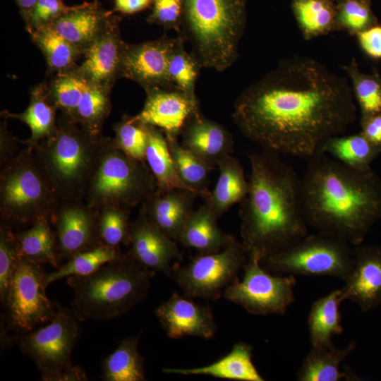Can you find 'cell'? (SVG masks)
<instances>
[{
    "label": "cell",
    "mask_w": 381,
    "mask_h": 381,
    "mask_svg": "<svg viewBox=\"0 0 381 381\" xmlns=\"http://www.w3.org/2000/svg\"><path fill=\"white\" fill-rule=\"evenodd\" d=\"M352 93L346 78L295 56L243 90L231 116L243 135L264 150L308 160L355 120Z\"/></svg>",
    "instance_id": "obj_1"
},
{
    "label": "cell",
    "mask_w": 381,
    "mask_h": 381,
    "mask_svg": "<svg viewBox=\"0 0 381 381\" xmlns=\"http://www.w3.org/2000/svg\"><path fill=\"white\" fill-rule=\"evenodd\" d=\"M279 155L264 150L249 155L248 191L240 202L241 244L260 261L308 234L300 178Z\"/></svg>",
    "instance_id": "obj_2"
},
{
    "label": "cell",
    "mask_w": 381,
    "mask_h": 381,
    "mask_svg": "<svg viewBox=\"0 0 381 381\" xmlns=\"http://www.w3.org/2000/svg\"><path fill=\"white\" fill-rule=\"evenodd\" d=\"M300 189L307 224L353 246L361 244L380 212L378 190L367 169L325 153L307 160Z\"/></svg>",
    "instance_id": "obj_3"
},
{
    "label": "cell",
    "mask_w": 381,
    "mask_h": 381,
    "mask_svg": "<svg viewBox=\"0 0 381 381\" xmlns=\"http://www.w3.org/2000/svg\"><path fill=\"white\" fill-rule=\"evenodd\" d=\"M155 274L125 253L89 275L66 278L73 293L70 310L80 322L122 316L146 298Z\"/></svg>",
    "instance_id": "obj_4"
},
{
    "label": "cell",
    "mask_w": 381,
    "mask_h": 381,
    "mask_svg": "<svg viewBox=\"0 0 381 381\" xmlns=\"http://www.w3.org/2000/svg\"><path fill=\"white\" fill-rule=\"evenodd\" d=\"M111 140L109 137L91 135L64 114L58 116L54 131L34 151L61 201H84Z\"/></svg>",
    "instance_id": "obj_5"
},
{
    "label": "cell",
    "mask_w": 381,
    "mask_h": 381,
    "mask_svg": "<svg viewBox=\"0 0 381 381\" xmlns=\"http://www.w3.org/2000/svg\"><path fill=\"white\" fill-rule=\"evenodd\" d=\"M247 0H184L180 35L202 68L224 71L236 61Z\"/></svg>",
    "instance_id": "obj_6"
},
{
    "label": "cell",
    "mask_w": 381,
    "mask_h": 381,
    "mask_svg": "<svg viewBox=\"0 0 381 381\" xmlns=\"http://www.w3.org/2000/svg\"><path fill=\"white\" fill-rule=\"evenodd\" d=\"M61 200L42 169L34 149L25 147L1 167V223L30 226L52 216Z\"/></svg>",
    "instance_id": "obj_7"
},
{
    "label": "cell",
    "mask_w": 381,
    "mask_h": 381,
    "mask_svg": "<svg viewBox=\"0 0 381 381\" xmlns=\"http://www.w3.org/2000/svg\"><path fill=\"white\" fill-rule=\"evenodd\" d=\"M157 189L155 179L146 162L126 155L111 138L90 181L84 201L95 209L108 205L131 209L142 204Z\"/></svg>",
    "instance_id": "obj_8"
},
{
    "label": "cell",
    "mask_w": 381,
    "mask_h": 381,
    "mask_svg": "<svg viewBox=\"0 0 381 381\" xmlns=\"http://www.w3.org/2000/svg\"><path fill=\"white\" fill-rule=\"evenodd\" d=\"M79 320L70 309L58 306L45 326L18 337L20 350L35 363L44 381H85L83 369L71 356L80 334Z\"/></svg>",
    "instance_id": "obj_9"
},
{
    "label": "cell",
    "mask_w": 381,
    "mask_h": 381,
    "mask_svg": "<svg viewBox=\"0 0 381 381\" xmlns=\"http://www.w3.org/2000/svg\"><path fill=\"white\" fill-rule=\"evenodd\" d=\"M260 264L274 274L327 276L344 282L353 267V246L317 231L267 256Z\"/></svg>",
    "instance_id": "obj_10"
},
{
    "label": "cell",
    "mask_w": 381,
    "mask_h": 381,
    "mask_svg": "<svg viewBox=\"0 0 381 381\" xmlns=\"http://www.w3.org/2000/svg\"><path fill=\"white\" fill-rule=\"evenodd\" d=\"M45 274L42 264L20 258L3 306L1 344L5 341L6 332L11 331L21 336L49 322L54 316L59 305L46 294Z\"/></svg>",
    "instance_id": "obj_11"
},
{
    "label": "cell",
    "mask_w": 381,
    "mask_h": 381,
    "mask_svg": "<svg viewBox=\"0 0 381 381\" xmlns=\"http://www.w3.org/2000/svg\"><path fill=\"white\" fill-rule=\"evenodd\" d=\"M247 259L243 245L236 239L219 252L198 253L186 265L172 268L171 277L187 296L217 300L238 280Z\"/></svg>",
    "instance_id": "obj_12"
},
{
    "label": "cell",
    "mask_w": 381,
    "mask_h": 381,
    "mask_svg": "<svg viewBox=\"0 0 381 381\" xmlns=\"http://www.w3.org/2000/svg\"><path fill=\"white\" fill-rule=\"evenodd\" d=\"M243 279L229 285L222 297L257 315H284L295 301L294 275H272L256 256H248Z\"/></svg>",
    "instance_id": "obj_13"
},
{
    "label": "cell",
    "mask_w": 381,
    "mask_h": 381,
    "mask_svg": "<svg viewBox=\"0 0 381 381\" xmlns=\"http://www.w3.org/2000/svg\"><path fill=\"white\" fill-rule=\"evenodd\" d=\"M121 17L113 13L109 22L85 52L83 60L73 71L88 83L111 91L121 78V66L126 44L120 23Z\"/></svg>",
    "instance_id": "obj_14"
},
{
    "label": "cell",
    "mask_w": 381,
    "mask_h": 381,
    "mask_svg": "<svg viewBox=\"0 0 381 381\" xmlns=\"http://www.w3.org/2000/svg\"><path fill=\"white\" fill-rule=\"evenodd\" d=\"M56 234L61 260L103 243L99 232V210L85 201H61L51 219Z\"/></svg>",
    "instance_id": "obj_15"
},
{
    "label": "cell",
    "mask_w": 381,
    "mask_h": 381,
    "mask_svg": "<svg viewBox=\"0 0 381 381\" xmlns=\"http://www.w3.org/2000/svg\"><path fill=\"white\" fill-rule=\"evenodd\" d=\"M175 38L167 34L140 43L126 42L121 78L131 80L145 91L155 87H174L168 77V63Z\"/></svg>",
    "instance_id": "obj_16"
},
{
    "label": "cell",
    "mask_w": 381,
    "mask_h": 381,
    "mask_svg": "<svg viewBox=\"0 0 381 381\" xmlns=\"http://www.w3.org/2000/svg\"><path fill=\"white\" fill-rule=\"evenodd\" d=\"M143 109L135 117L161 129L166 136L178 138L188 119L199 111L198 99L176 87H155L145 91Z\"/></svg>",
    "instance_id": "obj_17"
},
{
    "label": "cell",
    "mask_w": 381,
    "mask_h": 381,
    "mask_svg": "<svg viewBox=\"0 0 381 381\" xmlns=\"http://www.w3.org/2000/svg\"><path fill=\"white\" fill-rule=\"evenodd\" d=\"M155 315L171 339L193 336L210 339L217 331L210 307L198 304L176 292L160 304Z\"/></svg>",
    "instance_id": "obj_18"
},
{
    "label": "cell",
    "mask_w": 381,
    "mask_h": 381,
    "mask_svg": "<svg viewBox=\"0 0 381 381\" xmlns=\"http://www.w3.org/2000/svg\"><path fill=\"white\" fill-rule=\"evenodd\" d=\"M352 270L340 289L344 301L369 311L381 303V247L353 246Z\"/></svg>",
    "instance_id": "obj_19"
},
{
    "label": "cell",
    "mask_w": 381,
    "mask_h": 381,
    "mask_svg": "<svg viewBox=\"0 0 381 381\" xmlns=\"http://www.w3.org/2000/svg\"><path fill=\"white\" fill-rule=\"evenodd\" d=\"M131 249L127 253L132 258L155 271L171 277V264L181 262L183 257L174 240L153 226L140 210L138 218L131 222Z\"/></svg>",
    "instance_id": "obj_20"
},
{
    "label": "cell",
    "mask_w": 381,
    "mask_h": 381,
    "mask_svg": "<svg viewBox=\"0 0 381 381\" xmlns=\"http://www.w3.org/2000/svg\"><path fill=\"white\" fill-rule=\"evenodd\" d=\"M180 135L181 145L213 169L233 152L231 133L220 123L205 118L200 110L188 119Z\"/></svg>",
    "instance_id": "obj_21"
},
{
    "label": "cell",
    "mask_w": 381,
    "mask_h": 381,
    "mask_svg": "<svg viewBox=\"0 0 381 381\" xmlns=\"http://www.w3.org/2000/svg\"><path fill=\"white\" fill-rule=\"evenodd\" d=\"M198 196L181 188L157 189L142 203L140 211L147 220L164 235L175 241L194 211L193 202Z\"/></svg>",
    "instance_id": "obj_22"
},
{
    "label": "cell",
    "mask_w": 381,
    "mask_h": 381,
    "mask_svg": "<svg viewBox=\"0 0 381 381\" xmlns=\"http://www.w3.org/2000/svg\"><path fill=\"white\" fill-rule=\"evenodd\" d=\"M98 0L84 1L50 25L84 54L113 15Z\"/></svg>",
    "instance_id": "obj_23"
},
{
    "label": "cell",
    "mask_w": 381,
    "mask_h": 381,
    "mask_svg": "<svg viewBox=\"0 0 381 381\" xmlns=\"http://www.w3.org/2000/svg\"><path fill=\"white\" fill-rule=\"evenodd\" d=\"M58 110L49 96L44 80L31 87L30 102L23 112L13 114L4 110L1 114L5 119H17L28 126L31 135L29 139L20 141L25 146L34 149L54 131L57 122Z\"/></svg>",
    "instance_id": "obj_24"
},
{
    "label": "cell",
    "mask_w": 381,
    "mask_h": 381,
    "mask_svg": "<svg viewBox=\"0 0 381 381\" xmlns=\"http://www.w3.org/2000/svg\"><path fill=\"white\" fill-rule=\"evenodd\" d=\"M217 219L205 202L193 212L178 241L187 248L195 249L200 254L220 251L236 238L219 229Z\"/></svg>",
    "instance_id": "obj_25"
},
{
    "label": "cell",
    "mask_w": 381,
    "mask_h": 381,
    "mask_svg": "<svg viewBox=\"0 0 381 381\" xmlns=\"http://www.w3.org/2000/svg\"><path fill=\"white\" fill-rule=\"evenodd\" d=\"M253 346L247 343L235 344L231 351L214 363L194 368H167L164 373L185 375H204L238 381H264L253 363Z\"/></svg>",
    "instance_id": "obj_26"
},
{
    "label": "cell",
    "mask_w": 381,
    "mask_h": 381,
    "mask_svg": "<svg viewBox=\"0 0 381 381\" xmlns=\"http://www.w3.org/2000/svg\"><path fill=\"white\" fill-rule=\"evenodd\" d=\"M51 219H41L27 229L13 232L18 255L21 258L39 264L60 267L61 261L56 234Z\"/></svg>",
    "instance_id": "obj_27"
},
{
    "label": "cell",
    "mask_w": 381,
    "mask_h": 381,
    "mask_svg": "<svg viewBox=\"0 0 381 381\" xmlns=\"http://www.w3.org/2000/svg\"><path fill=\"white\" fill-rule=\"evenodd\" d=\"M356 344L351 341L344 348L334 345L327 347H311L298 371L299 381L354 380L353 372L341 371L340 364L355 350Z\"/></svg>",
    "instance_id": "obj_28"
},
{
    "label": "cell",
    "mask_w": 381,
    "mask_h": 381,
    "mask_svg": "<svg viewBox=\"0 0 381 381\" xmlns=\"http://www.w3.org/2000/svg\"><path fill=\"white\" fill-rule=\"evenodd\" d=\"M217 167L219 176L216 186L204 199L219 218L232 205L243 200L248 193L249 185L241 163L237 158L228 155L219 162Z\"/></svg>",
    "instance_id": "obj_29"
},
{
    "label": "cell",
    "mask_w": 381,
    "mask_h": 381,
    "mask_svg": "<svg viewBox=\"0 0 381 381\" xmlns=\"http://www.w3.org/2000/svg\"><path fill=\"white\" fill-rule=\"evenodd\" d=\"M342 301L339 289L313 302L308 319L311 347L330 346L333 336L342 333L339 310Z\"/></svg>",
    "instance_id": "obj_30"
},
{
    "label": "cell",
    "mask_w": 381,
    "mask_h": 381,
    "mask_svg": "<svg viewBox=\"0 0 381 381\" xmlns=\"http://www.w3.org/2000/svg\"><path fill=\"white\" fill-rule=\"evenodd\" d=\"M146 131L145 162L155 179L157 188H181L193 192L176 173L164 133L149 124H146Z\"/></svg>",
    "instance_id": "obj_31"
},
{
    "label": "cell",
    "mask_w": 381,
    "mask_h": 381,
    "mask_svg": "<svg viewBox=\"0 0 381 381\" xmlns=\"http://www.w3.org/2000/svg\"><path fill=\"white\" fill-rule=\"evenodd\" d=\"M32 42L42 53L49 76L74 70L83 53L50 25L28 32Z\"/></svg>",
    "instance_id": "obj_32"
},
{
    "label": "cell",
    "mask_w": 381,
    "mask_h": 381,
    "mask_svg": "<svg viewBox=\"0 0 381 381\" xmlns=\"http://www.w3.org/2000/svg\"><path fill=\"white\" fill-rule=\"evenodd\" d=\"M139 337L123 339L103 362L104 381H145V358L138 350Z\"/></svg>",
    "instance_id": "obj_33"
},
{
    "label": "cell",
    "mask_w": 381,
    "mask_h": 381,
    "mask_svg": "<svg viewBox=\"0 0 381 381\" xmlns=\"http://www.w3.org/2000/svg\"><path fill=\"white\" fill-rule=\"evenodd\" d=\"M292 9L306 40L337 30V7L331 0H293Z\"/></svg>",
    "instance_id": "obj_34"
},
{
    "label": "cell",
    "mask_w": 381,
    "mask_h": 381,
    "mask_svg": "<svg viewBox=\"0 0 381 381\" xmlns=\"http://www.w3.org/2000/svg\"><path fill=\"white\" fill-rule=\"evenodd\" d=\"M124 254L120 246H110L102 243L75 255L55 272L46 273L44 284L47 287L50 284L61 279L71 276L89 275L104 264L120 258Z\"/></svg>",
    "instance_id": "obj_35"
},
{
    "label": "cell",
    "mask_w": 381,
    "mask_h": 381,
    "mask_svg": "<svg viewBox=\"0 0 381 381\" xmlns=\"http://www.w3.org/2000/svg\"><path fill=\"white\" fill-rule=\"evenodd\" d=\"M176 173L193 193L204 198L210 194L208 176L214 169L192 152L184 148L178 138L166 136Z\"/></svg>",
    "instance_id": "obj_36"
},
{
    "label": "cell",
    "mask_w": 381,
    "mask_h": 381,
    "mask_svg": "<svg viewBox=\"0 0 381 381\" xmlns=\"http://www.w3.org/2000/svg\"><path fill=\"white\" fill-rule=\"evenodd\" d=\"M111 92L86 82L74 121L94 137L103 135V126L111 109Z\"/></svg>",
    "instance_id": "obj_37"
},
{
    "label": "cell",
    "mask_w": 381,
    "mask_h": 381,
    "mask_svg": "<svg viewBox=\"0 0 381 381\" xmlns=\"http://www.w3.org/2000/svg\"><path fill=\"white\" fill-rule=\"evenodd\" d=\"M185 42L180 35L175 37L169 59L168 77L174 87L196 99L195 85L202 67L195 56L186 51Z\"/></svg>",
    "instance_id": "obj_38"
},
{
    "label": "cell",
    "mask_w": 381,
    "mask_h": 381,
    "mask_svg": "<svg viewBox=\"0 0 381 381\" xmlns=\"http://www.w3.org/2000/svg\"><path fill=\"white\" fill-rule=\"evenodd\" d=\"M375 145L363 133L351 135H336L330 138L322 147V153L343 164L357 169H367Z\"/></svg>",
    "instance_id": "obj_39"
},
{
    "label": "cell",
    "mask_w": 381,
    "mask_h": 381,
    "mask_svg": "<svg viewBox=\"0 0 381 381\" xmlns=\"http://www.w3.org/2000/svg\"><path fill=\"white\" fill-rule=\"evenodd\" d=\"M49 78L45 81L52 100L61 114L74 121L86 81L73 70L56 73Z\"/></svg>",
    "instance_id": "obj_40"
},
{
    "label": "cell",
    "mask_w": 381,
    "mask_h": 381,
    "mask_svg": "<svg viewBox=\"0 0 381 381\" xmlns=\"http://www.w3.org/2000/svg\"><path fill=\"white\" fill-rule=\"evenodd\" d=\"M99 210V232L102 242L110 246L131 244V209L104 206Z\"/></svg>",
    "instance_id": "obj_41"
},
{
    "label": "cell",
    "mask_w": 381,
    "mask_h": 381,
    "mask_svg": "<svg viewBox=\"0 0 381 381\" xmlns=\"http://www.w3.org/2000/svg\"><path fill=\"white\" fill-rule=\"evenodd\" d=\"M351 79L354 95L365 116L381 112V82L359 71L355 59L344 66Z\"/></svg>",
    "instance_id": "obj_42"
},
{
    "label": "cell",
    "mask_w": 381,
    "mask_h": 381,
    "mask_svg": "<svg viewBox=\"0 0 381 381\" xmlns=\"http://www.w3.org/2000/svg\"><path fill=\"white\" fill-rule=\"evenodd\" d=\"M113 129L116 146L128 156L145 162L146 124L135 116L124 115L121 121L114 125Z\"/></svg>",
    "instance_id": "obj_43"
},
{
    "label": "cell",
    "mask_w": 381,
    "mask_h": 381,
    "mask_svg": "<svg viewBox=\"0 0 381 381\" xmlns=\"http://www.w3.org/2000/svg\"><path fill=\"white\" fill-rule=\"evenodd\" d=\"M13 229L0 224V301L6 303L20 257L13 238Z\"/></svg>",
    "instance_id": "obj_44"
},
{
    "label": "cell",
    "mask_w": 381,
    "mask_h": 381,
    "mask_svg": "<svg viewBox=\"0 0 381 381\" xmlns=\"http://www.w3.org/2000/svg\"><path fill=\"white\" fill-rule=\"evenodd\" d=\"M371 21L370 9L362 0H342L337 7V30L356 35L369 28Z\"/></svg>",
    "instance_id": "obj_45"
},
{
    "label": "cell",
    "mask_w": 381,
    "mask_h": 381,
    "mask_svg": "<svg viewBox=\"0 0 381 381\" xmlns=\"http://www.w3.org/2000/svg\"><path fill=\"white\" fill-rule=\"evenodd\" d=\"M184 0H153L151 13L146 21L161 26L164 30L181 31Z\"/></svg>",
    "instance_id": "obj_46"
},
{
    "label": "cell",
    "mask_w": 381,
    "mask_h": 381,
    "mask_svg": "<svg viewBox=\"0 0 381 381\" xmlns=\"http://www.w3.org/2000/svg\"><path fill=\"white\" fill-rule=\"evenodd\" d=\"M78 5L68 6L63 0H37L25 21V30L30 32L49 25L59 18L75 9Z\"/></svg>",
    "instance_id": "obj_47"
},
{
    "label": "cell",
    "mask_w": 381,
    "mask_h": 381,
    "mask_svg": "<svg viewBox=\"0 0 381 381\" xmlns=\"http://www.w3.org/2000/svg\"><path fill=\"white\" fill-rule=\"evenodd\" d=\"M361 49L370 56L381 58V26H373L356 34Z\"/></svg>",
    "instance_id": "obj_48"
},
{
    "label": "cell",
    "mask_w": 381,
    "mask_h": 381,
    "mask_svg": "<svg viewBox=\"0 0 381 381\" xmlns=\"http://www.w3.org/2000/svg\"><path fill=\"white\" fill-rule=\"evenodd\" d=\"M6 122L1 123L0 162L1 167L11 160L19 152L16 138L6 128Z\"/></svg>",
    "instance_id": "obj_49"
},
{
    "label": "cell",
    "mask_w": 381,
    "mask_h": 381,
    "mask_svg": "<svg viewBox=\"0 0 381 381\" xmlns=\"http://www.w3.org/2000/svg\"><path fill=\"white\" fill-rule=\"evenodd\" d=\"M153 0H114L113 13L133 15L151 8Z\"/></svg>",
    "instance_id": "obj_50"
},
{
    "label": "cell",
    "mask_w": 381,
    "mask_h": 381,
    "mask_svg": "<svg viewBox=\"0 0 381 381\" xmlns=\"http://www.w3.org/2000/svg\"><path fill=\"white\" fill-rule=\"evenodd\" d=\"M370 142L381 145V114L365 116L363 120V133Z\"/></svg>",
    "instance_id": "obj_51"
},
{
    "label": "cell",
    "mask_w": 381,
    "mask_h": 381,
    "mask_svg": "<svg viewBox=\"0 0 381 381\" xmlns=\"http://www.w3.org/2000/svg\"><path fill=\"white\" fill-rule=\"evenodd\" d=\"M24 22L29 16L37 0H13Z\"/></svg>",
    "instance_id": "obj_52"
}]
</instances>
